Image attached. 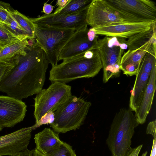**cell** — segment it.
Listing matches in <instances>:
<instances>
[{"label": "cell", "mask_w": 156, "mask_h": 156, "mask_svg": "<svg viewBox=\"0 0 156 156\" xmlns=\"http://www.w3.org/2000/svg\"><path fill=\"white\" fill-rule=\"evenodd\" d=\"M49 64L43 49L36 42L31 44L8 66L0 91L20 100L37 94L43 89Z\"/></svg>", "instance_id": "cell-1"}, {"label": "cell", "mask_w": 156, "mask_h": 156, "mask_svg": "<svg viewBox=\"0 0 156 156\" xmlns=\"http://www.w3.org/2000/svg\"><path fill=\"white\" fill-rule=\"evenodd\" d=\"M94 52L91 58H87L84 52L52 66L49 80L51 83H66L79 78L94 77L102 68V65L98 50L94 49Z\"/></svg>", "instance_id": "cell-2"}, {"label": "cell", "mask_w": 156, "mask_h": 156, "mask_svg": "<svg viewBox=\"0 0 156 156\" xmlns=\"http://www.w3.org/2000/svg\"><path fill=\"white\" fill-rule=\"evenodd\" d=\"M139 124L132 110L122 108L113 119L106 143L112 156H126L131 149V139Z\"/></svg>", "instance_id": "cell-3"}, {"label": "cell", "mask_w": 156, "mask_h": 156, "mask_svg": "<svg viewBox=\"0 0 156 156\" xmlns=\"http://www.w3.org/2000/svg\"><path fill=\"white\" fill-rule=\"evenodd\" d=\"M91 105L90 102L71 95L54 112V121L50 126L58 133L79 129L83 124Z\"/></svg>", "instance_id": "cell-4"}, {"label": "cell", "mask_w": 156, "mask_h": 156, "mask_svg": "<svg viewBox=\"0 0 156 156\" xmlns=\"http://www.w3.org/2000/svg\"><path fill=\"white\" fill-rule=\"evenodd\" d=\"M75 31L73 30L35 26L36 43L44 50L52 66L57 64L60 51Z\"/></svg>", "instance_id": "cell-5"}, {"label": "cell", "mask_w": 156, "mask_h": 156, "mask_svg": "<svg viewBox=\"0 0 156 156\" xmlns=\"http://www.w3.org/2000/svg\"><path fill=\"white\" fill-rule=\"evenodd\" d=\"M71 87L66 83L55 81L42 89L34 98V115L36 122L49 111L54 112L72 95Z\"/></svg>", "instance_id": "cell-6"}, {"label": "cell", "mask_w": 156, "mask_h": 156, "mask_svg": "<svg viewBox=\"0 0 156 156\" xmlns=\"http://www.w3.org/2000/svg\"><path fill=\"white\" fill-rule=\"evenodd\" d=\"M134 17L111 5L106 0H92L87 11L86 21L92 28L132 23Z\"/></svg>", "instance_id": "cell-7"}, {"label": "cell", "mask_w": 156, "mask_h": 156, "mask_svg": "<svg viewBox=\"0 0 156 156\" xmlns=\"http://www.w3.org/2000/svg\"><path fill=\"white\" fill-rule=\"evenodd\" d=\"M95 49L99 52L102 65L103 82L107 83L114 76H119L121 58L124 50L116 45L112 37L106 36L98 38Z\"/></svg>", "instance_id": "cell-8"}, {"label": "cell", "mask_w": 156, "mask_h": 156, "mask_svg": "<svg viewBox=\"0 0 156 156\" xmlns=\"http://www.w3.org/2000/svg\"><path fill=\"white\" fill-rule=\"evenodd\" d=\"M88 8L70 15L44 14L36 18H30L37 27L79 30L87 27L86 16Z\"/></svg>", "instance_id": "cell-9"}, {"label": "cell", "mask_w": 156, "mask_h": 156, "mask_svg": "<svg viewBox=\"0 0 156 156\" xmlns=\"http://www.w3.org/2000/svg\"><path fill=\"white\" fill-rule=\"evenodd\" d=\"M25 103L8 96H0V131L23 121L27 111Z\"/></svg>", "instance_id": "cell-10"}, {"label": "cell", "mask_w": 156, "mask_h": 156, "mask_svg": "<svg viewBox=\"0 0 156 156\" xmlns=\"http://www.w3.org/2000/svg\"><path fill=\"white\" fill-rule=\"evenodd\" d=\"M34 125L0 136V156L17 154L27 149Z\"/></svg>", "instance_id": "cell-11"}, {"label": "cell", "mask_w": 156, "mask_h": 156, "mask_svg": "<svg viewBox=\"0 0 156 156\" xmlns=\"http://www.w3.org/2000/svg\"><path fill=\"white\" fill-rule=\"evenodd\" d=\"M87 27L75 31L62 49L58 62L73 58L90 50L95 49L98 37L94 41H90L87 36Z\"/></svg>", "instance_id": "cell-12"}, {"label": "cell", "mask_w": 156, "mask_h": 156, "mask_svg": "<svg viewBox=\"0 0 156 156\" xmlns=\"http://www.w3.org/2000/svg\"><path fill=\"white\" fill-rule=\"evenodd\" d=\"M155 21L122 23L93 28L98 35L128 38L135 34L149 30Z\"/></svg>", "instance_id": "cell-13"}, {"label": "cell", "mask_w": 156, "mask_h": 156, "mask_svg": "<svg viewBox=\"0 0 156 156\" xmlns=\"http://www.w3.org/2000/svg\"><path fill=\"white\" fill-rule=\"evenodd\" d=\"M114 7L127 13L150 21H156V11L148 6L144 0H106Z\"/></svg>", "instance_id": "cell-14"}, {"label": "cell", "mask_w": 156, "mask_h": 156, "mask_svg": "<svg viewBox=\"0 0 156 156\" xmlns=\"http://www.w3.org/2000/svg\"><path fill=\"white\" fill-rule=\"evenodd\" d=\"M156 21L151 28L135 34L126 41L128 50H144L156 56Z\"/></svg>", "instance_id": "cell-15"}, {"label": "cell", "mask_w": 156, "mask_h": 156, "mask_svg": "<svg viewBox=\"0 0 156 156\" xmlns=\"http://www.w3.org/2000/svg\"><path fill=\"white\" fill-rule=\"evenodd\" d=\"M156 63L153 65L146 90L138 108L135 111V116L139 124L146 122L151 108L156 88Z\"/></svg>", "instance_id": "cell-16"}, {"label": "cell", "mask_w": 156, "mask_h": 156, "mask_svg": "<svg viewBox=\"0 0 156 156\" xmlns=\"http://www.w3.org/2000/svg\"><path fill=\"white\" fill-rule=\"evenodd\" d=\"M58 134L50 128H45L34 136L35 149L45 156L50 154L63 142Z\"/></svg>", "instance_id": "cell-17"}, {"label": "cell", "mask_w": 156, "mask_h": 156, "mask_svg": "<svg viewBox=\"0 0 156 156\" xmlns=\"http://www.w3.org/2000/svg\"><path fill=\"white\" fill-rule=\"evenodd\" d=\"M35 39L18 40L0 48V62L9 65L16 58L25 54Z\"/></svg>", "instance_id": "cell-18"}, {"label": "cell", "mask_w": 156, "mask_h": 156, "mask_svg": "<svg viewBox=\"0 0 156 156\" xmlns=\"http://www.w3.org/2000/svg\"><path fill=\"white\" fill-rule=\"evenodd\" d=\"M147 52L144 50H128L123 54L121 60L120 69L127 76L136 75L139 69L141 60Z\"/></svg>", "instance_id": "cell-19"}, {"label": "cell", "mask_w": 156, "mask_h": 156, "mask_svg": "<svg viewBox=\"0 0 156 156\" xmlns=\"http://www.w3.org/2000/svg\"><path fill=\"white\" fill-rule=\"evenodd\" d=\"M150 75L140 70L136 74L131 91L129 101V108L135 111L139 108L146 90Z\"/></svg>", "instance_id": "cell-20"}, {"label": "cell", "mask_w": 156, "mask_h": 156, "mask_svg": "<svg viewBox=\"0 0 156 156\" xmlns=\"http://www.w3.org/2000/svg\"><path fill=\"white\" fill-rule=\"evenodd\" d=\"M9 13L13 18L27 33L30 39H35V26L30 18L17 10L9 9Z\"/></svg>", "instance_id": "cell-21"}, {"label": "cell", "mask_w": 156, "mask_h": 156, "mask_svg": "<svg viewBox=\"0 0 156 156\" xmlns=\"http://www.w3.org/2000/svg\"><path fill=\"white\" fill-rule=\"evenodd\" d=\"M92 0H70L69 3L57 14L70 15L80 12L88 8Z\"/></svg>", "instance_id": "cell-22"}, {"label": "cell", "mask_w": 156, "mask_h": 156, "mask_svg": "<svg viewBox=\"0 0 156 156\" xmlns=\"http://www.w3.org/2000/svg\"><path fill=\"white\" fill-rule=\"evenodd\" d=\"M18 40H20L4 26L0 24V48Z\"/></svg>", "instance_id": "cell-23"}, {"label": "cell", "mask_w": 156, "mask_h": 156, "mask_svg": "<svg viewBox=\"0 0 156 156\" xmlns=\"http://www.w3.org/2000/svg\"><path fill=\"white\" fill-rule=\"evenodd\" d=\"M46 156H76L72 147L66 143H63L56 149Z\"/></svg>", "instance_id": "cell-24"}, {"label": "cell", "mask_w": 156, "mask_h": 156, "mask_svg": "<svg viewBox=\"0 0 156 156\" xmlns=\"http://www.w3.org/2000/svg\"><path fill=\"white\" fill-rule=\"evenodd\" d=\"M156 63V56L147 52L142 58L139 70L142 71L150 75L154 65Z\"/></svg>", "instance_id": "cell-25"}, {"label": "cell", "mask_w": 156, "mask_h": 156, "mask_svg": "<svg viewBox=\"0 0 156 156\" xmlns=\"http://www.w3.org/2000/svg\"><path fill=\"white\" fill-rule=\"evenodd\" d=\"M10 5L9 4L0 1V22L6 23L11 16L9 13Z\"/></svg>", "instance_id": "cell-26"}, {"label": "cell", "mask_w": 156, "mask_h": 156, "mask_svg": "<svg viewBox=\"0 0 156 156\" xmlns=\"http://www.w3.org/2000/svg\"><path fill=\"white\" fill-rule=\"evenodd\" d=\"M55 117L54 112L50 111L44 115L34 125L36 129L40 126L46 124L50 125L53 123Z\"/></svg>", "instance_id": "cell-27"}, {"label": "cell", "mask_w": 156, "mask_h": 156, "mask_svg": "<svg viewBox=\"0 0 156 156\" xmlns=\"http://www.w3.org/2000/svg\"><path fill=\"white\" fill-rule=\"evenodd\" d=\"M156 120L151 122L147 125L146 132L147 134L151 135L153 137L154 139L155 140L156 139Z\"/></svg>", "instance_id": "cell-28"}, {"label": "cell", "mask_w": 156, "mask_h": 156, "mask_svg": "<svg viewBox=\"0 0 156 156\" xmlns=\"http://www.w3.org/2000/svg\"><path fill=\"white\" fill-rule=\"evenodd\" d=\"M70 0H58L57 1L56 5L58 7L55 9L54 13H58L69 3Z\"/></svg>", "instance_id": "cell-29"}, {"label": "cell", "mask_w": 156, "mask_h": 156, "mask_svg": "<svg viewBox=\"0 0 156 156\" xmlns=\"http://www.w3.org/2000/svg\"><path fill=\"white\" fill-rule=\"evenodd\" d=\"M143 145H140L137 147L130 149L126 156H138L142 147Z\"/></svg>", "instance_id": "cell-30"}, {"label": "cell", "mask_w": 156, "mask_h": 156, "mask_svg": "<svg viewBox=\"0 0 156 156\" xmlns=\"http://www.w3.org/2000/svg\"><path fill=\"white\" fill-rule=\"evenodd\" d=\"M54 6L50 4L45 3L43 8V12L45 15H49L52 11Z\"/></svg>", "instance_id": "cell-31"}, {"label": "cell", "mask_w": 156, "mask_h": 156, "mask_svg": "<svg viewBox=\"0 0 156 156\" xmlns=\"http://www.w3.org/2000/svg\"><path fill=\"white\" fill-rule=\"evenodd\" d=\"M9 65L0 62V82Z\"/></svg>", "instance_id": "cell-32"}, {"label": "cell", "mask_w": 156, "mask_h": 156, "mask_svg": "<svg viewBox=\"0 0 156 156\" xmlns=\"http://www.w3.org/2000/svg\"><path fill=\"white\" fill-rule=\"evenodd\" d=\"M19 154L21 156H33V150H30L27 149Z\"/></svg>", "instance_id": "cell-33"}, {"label": "cell", "mask_w": 156, "mask_h": 156, "mask_svg": "<svg viewBox=\"0 0 156 156\" xmlns=\"http://www.w3.org/2000/svg\"><path fill=\"white\" fill-rule=\"evenodd\" d=\"M156 140L153 139L152 147L150 156H156Z\"/></svg>", "instance_id": "cell-34"}, {"label": "cell", "mask_w": 156, "mask_h": 156, "mask_svg": "<svg viewBox=\"0 0 156 156\" xmlns=\"http://www.w3.org/2000/svg\"><path fill=\"white\" fill-rule=\"evenodd\" d=\"M33 150V156H46L35 148Z\"/></svg>", "instance_id": "cell-35"}, {"label": "cell", "mask_w": 156, "mask_h": 156, "mask_svg": "<svg viewBox=\"0 0 156 156\" xmlns=\"http://www.w3.org/2000/svg\"><path fill=\"white\" fill-rule=\"evenodd\" d=\"M147 151L145 152L144 153H143L142 154L141 156H147Z\"/></svg>", "instance_id": "cell-36"}, {"label": "cell", "mask_w": 156, "mask_h": 156, "mask_svg": "<svg viewBox=\"0 0 156 156\" xmlns=\"http://www.w3.org/2000/svg\"><path fill=\"white\" fill-rule=\"evenodd\" d=\"M9 156H21L19 154H16L9 155Z\"/></svg>", "instance_id": "cell-37"}]
</instances>
